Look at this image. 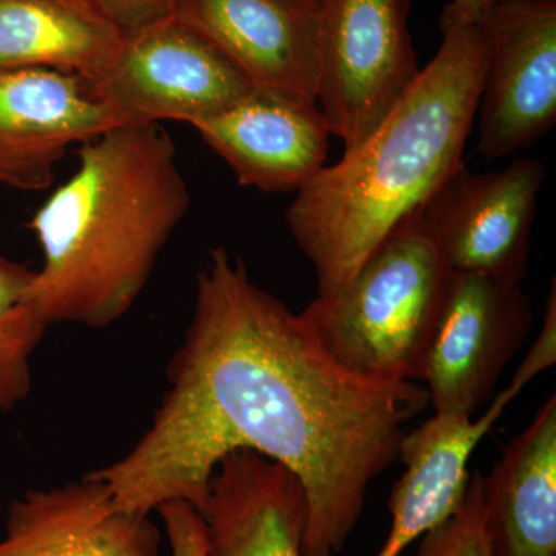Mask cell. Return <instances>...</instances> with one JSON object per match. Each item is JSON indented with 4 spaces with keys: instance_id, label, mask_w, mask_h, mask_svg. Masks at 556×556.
<instances>
[{
    "instance_id": "obj_9",
    "label": "cell",
    "mask_w": 556,
    "mask_h": 556,
    "mask_svg": "<svg viewBox=\"0 0 556 556\" xmlns=\"http://www.w3.org/2000/svg\"><path fill=\"white\" fill-rule=\"evenodd\" d=\"M479 24L486 60L478 152L506 159L556 123V0H503Z\"/></svg>"
},
{
    "instance_id": "obj_21",
    "label": "cell",
    "mask_w": 556,
    "mask_h": 556,
    "mask_svg": "<svg viewBox=\"0 0 556 556\" xmlns=\"http://www.w3.org/2000/svg\"><path fill=\"white\" fill-rule=\"evenodd\" d=\"M556 362V287L552 283L551 292L546 300V314H544L543 325H541L540 334L527 351L525 361L519 365L517 372L511 378L510 386L518 390H525L533 378L540 372L546 371Z\"/></svg>"
},
{
    "instance_id": "obj_6",
    "label": "cell",
    "mask_w": 556,
    "mask_h": 556,
    "mask_svg": "<svg viewBox=\"0 0 556 556\" xmlns=\"http://www.w3.org/2000/svg\"><path fill=\"white\" fill-rule=\"evenodd\" d=\"M252 89L206 36L172 14L124 31L118 60L90 93L112 109L119 126L177 121L193 127Z\"/></svg>"
},
{
    "instance_id": "obj_18",
    "label": "cell",
    "mask_w": 556,
    "mask_h": 556,
    "mask_svg": "<svg viewBox=\"0 0 556 556\" xmlns=\"http://www.w3.org/2000/svg\"><path fill=\"white\" fill-rule=\"evenodd\" d=\"M33 277L35 270L0 255V415L30 396L31 357L50 327L25 300Z\"/></svg>"
},
{
    "instance_id": "obj_1",
    "label": "cell",
    "mask_w": 556,
    "mask_h": 556,
    "mask_svg": "<svg viewBox=\"0 0 556 556\" xmlns=\"http://www.w3.org/2000/svg\"><path fill=\"white\" fill-rule=\"evenodd\" d=\"M167 383L137 444L87 475L109 485L121 510L150 515L185 501L201 515L218 464L252 450L305 490L303 556L342 552L369 485L430 404L419 383L375 382L336 364L300 314L222 247L197 277L192 320Z\"/></svg>"
},
{
    "instance_id": "obj_10",
    "label": "cell",
    "mask_w": 556,
    "mask_h": 556,
    "mask_svg": "<svg viewBox=\"0 0 556 556\" xmlns=\"http://www.w3.org/2000/svg\"><path fill=\"white\" fill-rule=\"evenodd\" d=\"M118 121L79 76L54 70L0 73V185L51 188L67 150Z\"/></svg>"
},
{
    "instance_id": "obj_2",
    "label": "cell",
    "mask_w": 556,
    "mask_h": 556,
    "mask_svg": "<svg viewBox=\"0 0 556 556\" xmlns=\"http://www.w3.org/2000/svg\"><path fill=\"white\" fill-rule=\"evenodd\" d=\"M441 46L387 118L295 192L288 228L317 295L354 276L459 167L477 123L486 47L481 24L442 13Z\"/></svg>"
},
{
    "instance_id": "obj_20",
    "label": "cell",
    "mask_w": 556,
    "mask_h": 556,
    "mask_svg": "<svg viewBox=\"0 0 556 556\" xmlns=\"http://www.w3.org/2000/svg\"><path fill=\"white\" fill-rule=\"evenodd\" d=\"M155 511L166 527L172 556H206V526L197 508L185 501H170Z\"/></svg>"
},
{
    "instance_id": "obj_14",
    "label": "cell",
    "mask_w": 556,
    "mask_h": 556,
    "mask_svg": "<svg viewBox=\"0 0 556 556\" xmlns=\"http://www.w3.org/2000/svg\"><path fill=\"white\" fill-rule=\"evenodd\" d=\"M521 391L508 386L493 396L484 415H439L405 433L397 459L405 471L391 490V529L378 556H401L455 514L467 492L468 460L479 442Z\"/></svg>"
},
{
    "instance_id": "obj_7",
    "label": "cell",
    "mask_w": 556,
    "mask_h": 556,
    "mask_svg": "<svg viewBox=\"0 0 556 556\" xmlns=\"http://www.w3.org/2000/svg\"><path fill=\"white\" fill-rule=\"evenodd\" d=\"M544 178L543 164L532 159L485 174L464 164L405 223L430 240L452 273L522 281Z\"/></svg>"
},
{
    "instance_id": "obj_15",
    "label": "cell",
    "mask_w": 556,
    "mask_h": 556,
    "mask_svg": "<svg viewBox=\"0 0 556 556\" xmlns=\"http://www.w3.org/2000/svg\"><path fill=\"white\" fill-rule=\"evenodd\" d=\"M201 518L206 556H303L305 490L287 467L252 450L215 468Z\"/></svg>"
},
{
    "instance_id": "obj_19",
    "label": "cell",
    "mask_w": 556,
    "mask_h": 556,
    "mask_svg": "<svg viewBox=\"0 0 556 556\" xmlns=\"http://www.w3.org/2000/svg\"><path fill=\"white\" fill-rule=\"evenodd\" d=\"M484 475L468 479L467 492L455 514L430 530L416 556H493L484 529Z\"/></svg>"
},
{
    "instance_id": "obj_16",
    "label": "cell",
    "mask_w": 556,
    "mask_h": 556,
    "mask_svg": "<svg viewBox=\"0 0 556 556\" xmlns=\"http://www.w3.org/2000/svg\"><path fill=\"white\" fill-rule=\"evenodd\" d=\"M493 556H556V396L541 405L482 481Z\"/></svg>"
},
{
    "instance_id": "obj_4",
    "label": "cell",
    "mask_w": 556,
    "mask_h": 556,
    "mask_svg": "<svg viewBox=\"0 0 556 556\" xmlns=\"http://www.w3.org/2000/svg\"><path fill=\"white\" fill-rule=\"evenodd\" d=\"M452 274L430 240L404 223L350 280L299 314L346 371L375 382H417Z\"/></svg>"
},
{
    "instance_id": "obj_23",
    "label": "cell",
    "mask_w": 556,
    "mask_h": 556,
    "mask_svg": "<svg viewBox=\"0 0 556 556\" xmlns=\"http://www.w3.org/2000/svg\"><path fill=\"white\" fill-rule=\"evenodd\" d=\"M500 2L503 0H450L444 14L463 24H478Z\"/></svg>"
},
{
    "instance_id": "obj_24",
    "label": "cell",
    "mask_w": 556,
    "mask_h": 556,
    "mask_svg": "<svg viewBox=\"0 0 556 556\" xmlns=\"http://www.w3.org/2000/svg\"><path fill=\"white\" fill-rule=\"evenodd\" d=\"M308 2L316 3V5H321V3H324V0H308Z\"/></svg>"
},
{
    "instance_id": "obj_22",
    "label": "cell",
    "mask_w": 556,
    "mask_h": 556,
    "mask_svg": "<svg viewBox=\"0 0 556 556\" xmlns=\"http://www.w3.org/2000/svg\"><path fill=\"white\" fill-rule=\"evenodd\" d=\"M121 30L129 31L172 16L178 0H93Z\"/></svg>"
},
{
    "instance_id": "obj_8",
    "label": "cell",
    "mask_w": 556,
    "mask_h": 556,
    "mask_svg": "<svg viewBox=\"0 0 556 556\" xmlns=\"http://www.w3.org/2000/svg\"><path fill=\"white\" fill-rule=\"evenodd\" d=\"M533 325L522 281L452 274L420 382L439 415L473 416Z\"/></svg>"
},
{
    "instance_id": "obj_11",
    "label": "cell",
    "mask_w": 556,
    "mask_h": 556,
    "mask_svg": "<svg viewBox=\"0 0 556 556\" xmlns=\"http://www.w3.org/2000/svg\"><path fill=\"white\" fill-rule=\"evenodd\" d=\"M254 89L317 104L320 5L308 0H178L175 13Z\"/></svg>"
},
{
    "instance_id": "obj_13",
    "label": "cell",
    "mask_w": 556,
    "mask_h": 556,
    "mask_svg": "<svg viewBox=\"0 0 556 556\" xmlns=\"http://www.w3.org/2000/svg\"><path fill=\"white\" fill-rule=\"evenodd\" d=\"M160 546L150 515L121 510L109 485L86 473L11 501L0 556H160Z\"/></svg>"
},
{
    "instance_id": "obj_17",
    "label": "cell",
    "mask_w": 556,
    "mask_h": 556,
    "mask_svg": "<svg viewBox=\"0 0 556 556\" xmlns=\"http://www.w3.org/2000/svg\"><path fill=\"white\" fill-rule=\"evenodd\" d=\"M124 31L93 0H0V73L54 70L100 87Z\"/></svg>"
},
{
    "instance_id": "obj_12",
    "label": "cell",
    "mask_w": 556,
    "mask_h": 556,
    "mask_svg": "<svg viewBox=\"0 0 556 556\" xmlns=\"http://www.w3.org/2000/svg\"><path fill=\"white\" fill-rule=\"evenodd\" d=\"M193 129L241 186L262 192H298L328 166L332 135L316 102L252 89Z\"/></svg>"
},
{
    "instance_id": "obj_5",
    "label": "cell",
    "mask_w": 556,
    "mask_h": 556,
    "mask_svg": "<svg viewBox=\"0 0 556 556\" xmlns=\"http://www.w3.org/2000/svg\"><path fill=\"white\" fill-rule=\"evenodd\" d=\"M409 0H324L317 105L332 137L353 149L419 76Z\"/></svg>"
},
{
    "instance_id": "obj_3",
    "label": "cell",
    "mask_w": 556,
    "mask_h": 556,
    "mask_svg": "<svg viewBox=\"0 0 556 556\" xmlns=\"http://www.w3.org/2000/svg\"><path fill=\"white\" fill-rule=\"evenodd\" d=\"M33 215L43 265L25 291L49 325L108 328L126 316L190 207L174 139L160 124L113 127Z\"/></svg>"
}]
</instances>
